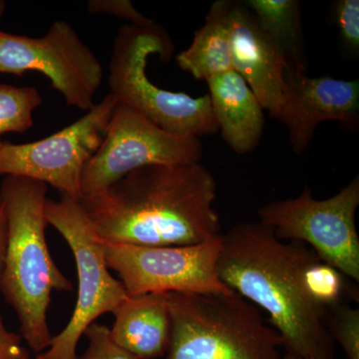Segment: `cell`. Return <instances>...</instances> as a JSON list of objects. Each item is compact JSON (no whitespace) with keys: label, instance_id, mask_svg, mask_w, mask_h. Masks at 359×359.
<instances>
[{"label":"cell","instance_id":"cell-14","mask_svg":"<svg viewBox=\"0 0 359 359\" xmlns=\"http://www.w3.org/2000/svg\"><path fill=\"white\" fill-rule=\"evenodd\" d=\"M112 313L110 335L117 346L138 359L165 356L171 337L168 294L128 295Z\"/></svg>","mask_w":359,"mask_h":359},{"label":"cell","instance_id":"cell-22","mask_svg":"<svg viewBox=\"0 0 359 359\" xmlns=\"http://www.w3.org/2000/svg\"><path fill=\"white\" fill-rule=\"evenodd\" d=\"M88 346L81 356L76 359H138L113 341L110 328L99 323H92L85 334Z\"/></svg>","mask_w":359,"mask_h":359},{"label":"cell","instance_id":"cell-8","mask_svg":"<svg viewBox=\"0 0 359 359\" xmlns=\"http://www.w3.org/2000/svg\"><path fill=\"white\" fill-rule=\"evenodd\" d=\"M202 148L199 139L169 133L118 104L100 147L84 168L80 202L92 199L140 168L200 163Z\"/></svg>","mask_w":359,"mask_h":359},{"label":"cell","instance_id":"cell-18","mask_svg":"<svg viewBox=\"0 0 359 359\" xmlns=\"http://www.w3.org/2000/svg\"><path fill=\"white\" fill-rule=\"evenodd\" d=\"M346 280L339 271L320 261L318 257L309 264L304 273V283L309 297L327 313L346 304L344 299L358 297V292L348 285Z\"/></svg>","mask_w":359,"mask_h":359},{"label":"cell","instance_id":"cell-20","mask_svg":"<svg viewBox=\"0 0 359 359\" xmlns=\"http://www.w3.org/2000/svg\"><path fill=\"white\" fill-rule=\"evenodd\" d=\"M332 313L328 334L339 342L346 359H359V309L342 304Z\"/></svg>","mask_w":359,"mask_h":359},{"label":"cell","instance_id":"cell-13","mask_svg":"<svg viewBox=\"0 0 359 359\" xmlns=\"http://www.w3.org/2000/svg\"><path fill=\"white\" fill-rule=\"evenodd\" d=\"M230 36L231 68L275 118L285 99V59L245 4L231 2Z\"/></svg>","mask_w":359,"mask_h":359},{"label":"cell","instance_id":"cell-6","mask_svg":"<svg viewBox=\"0 0 359 359\" xmlns=\"http://www.w3.org/2000/svg\"><path fill=\"white\" fill-rule=\"evenodd\" d=\"M45 219L62 236L76 264V306L62 332L36 359H76L77 346L87 328L105 313H112L128 297L119 278L106 263L102 242L92 230L80 201L62 195L47 199Z\"/></svg>","mask_w":359,"mask_h":359},{"label":"cell","instance_id":"cell-26","mask_svg":"<svg viewBox=\"0 0 359 359\" xmlns=\"http://www.w3.org/2000/svg\"><path fill=\"white\" fill-rule=\"evenodd\" d=\"M283 359H334L332 356H309V358H304V356L294 355V354L285 353L283 356Z\"/></svg>","mask_w":359,"mask_h":359},{"label":"cell","instance_id":"cell-3","mask_svg":"<svg viewBox=\"0 0 359 359\" xmlns=\"http://www.w3.org/2000/svg\"><path fill=\"white\" fill-rule=\"evenodd\" d=\"M47 191L46 184L21 177L6 176L0 186L6 216L0 292L18 316L21 337L37 353L46 351L53 339L47 321L52 292L72 290L47 245Z\"/></svg>","mask_w":359,"mask_h":359},{"label":"cell","instance_id":"cell-2","mask_svg":"<svg viewBox=\"0 0 359 359\" xmlns=\"http://www.w3.org/2000/svg\"><path fill=\"white\" fill-rule=\"evenodd\" d=\"M318 257L302 243L285 244L261 222L241 223L222 235L219 280L257 309L282 339L285 353L332 356L325 311L309 297L306 266Z\"/></svg>","mask_w":359,"mask_h":359},{"label":"cell","instance_id":"cell-19","mask_svg":"<svg viewBox=\"0 0 359 359\" xmlns=\"http://www.w3.org/2000/svg\"><path fill=\"white\" fill-rule=\"evenodd\" d=\"M34 87H18L0 82V147L7 133H25L33 126V112L42 104Z\"/></svg>","mask_w":359,"mask_h":359},{"label":"cell","instance_id":"cell-17","mask_svg":"<svg viewBox=\"0 0 359 359\" xmlns=\"http://www.w3.org/2000/svg\"><path fill=\"white\" fill-rule=\"evenodd\" d=\"M245 6L282 54L287 69L308 73L304 50L301 4L297 0H248Z\"/></svg>","mask_w":359,"mask_h":359},{"label":"cell","instance_id":"cell-24","mask_svg":"<svg viewBox=\"0 0 359 359\" xmlns=\"http://www.w3.org/2000/svg\"><path fill=\"white\" fill-rule=\"evenodd\" d=\"M22 339L20 334L7 330L0 313V359H32Z\"/></svg>","mask_w":359,"mask_h":359},{"label":"cell","instance_id":"cell-23","mask_svg":"<svg viewBox=\"0 0 359 359\" xmlns=\"http://www.w3.org/2000/svg\"><path fill=\"white\" fill-rule=\"evenodd\" d=\"M90 13H106L131 21V25L146 27L154 25V21L145 18L135 8L129 0H91L88 2Z\"/></svg>","mask_w":359,"mask_h":359},{"label":"cell","instance_id":"cell-1","mask_svg":"<svg viewBox=\"0 0 359 359\" xmlns=\"http://www.w3.org/2000/svg\"><path fill=\"white\" fill-rule=\"evenodd\" d=\"M217 182L201 163L135 170L82 201L97 237L137 247H181L221 236Z\"/></svg>","mask_w":359,"mask_h":359},{"label":"cell","instance_id":"cell-12","mask_svg":"<svg viewBox=\"0 0 359 359\" xmlns=\"http://www.w3.org/2000/svg\"><path fill=\"white\" fill-rule=\"evenodd\" d=\"M285 81V99L273 119L287 127L295 154L306 151L320 123L337 121L358 126V80L311 77L302 71L287 69Z\"/></svg>","mask_w":359,"mask_h":359},{"label":"cell","instance_id":"cell-5","mask_svg":"<svg viewBox=\"0 0 359 359\" xmlns=\"http://www.w3.org/2000/svg\"><path fill=\"white\" fill-rule=\"evenodd\" d=\"M173 44L166 32L153 25H124L115 37L109 65L110 94L118 104L140 113L161 129L199 138L219 132L210 96L192 97L159 88L150 81L148 57L159 54L169 60Z\"/></svg>","mask_w":359,"mask_h":359},{"label":"cell","instance_id":"cell-16","mask_svg":"<svg viewBox=\"0 0 359 359\" xmlns=\"http://www.w3.org/2000/svg\"><path fill=\"white\" fill-rule=\"evenodd\" d=\"M231 1L218 0L210 6L204 25L194 35L192 43L176 56L182 70L195 79L208 80L231 68L230 11Z\"/></svg>","mask_w":359,"mask_h":359},{"label":"cell","instance_id":"cell-4","mask_svg":"<svg viewBox=\"0 0 359 359\" xmlns=\"http://www.w3.org/2000/svg\"><path fill=\"white\" fill-rule=\"evenodd\" d=\"M165 359H278L282 339L254 304L231 294H168Z\"/></svg>","mask_w":359,"mask_h":359},{"label":"cell","instance_id":"cell-21","mask_svg":"<svg viewBox=\"0 0 359 359\" xmlns=\"http://www.w3.org/2000/svg\"><path fill=\"white\" fill-rule=\"evenodd\" d=\"M334 20L339 28L340 41L347 53L359 54V1L339 0L334 4Z\"/></svg>","mask_w":359,"mask_h":359},{"label":"cell","instance_id":"cell-9","mask_svg":"<svg viewBox=\"0 0 359 359\" xmlns=\"http://www.w3.org/2000/svg\"><path fill=\"white\" fill-rule=\"evenodd\" d=\"M28 71L48 78L68 106L88 112L95 105L102 65L66 21H55L37 39L0 30V74L21 77Z\"/></svg>","mask_w":359,"mask_h":359},{"label":"cell","instance_id":"cell-25","mask_svg":"<svg viewBox=\"0 0 359 359\" xmlns=\"http://www.w3.org/2000/svg\"><path fill=\"white\" fill-rule=\"evenodd\" d=\"M6 248V216L4 203L0 199V278L4 269Z\"/></svg>","mask_w":359,"mask_h":359},{"label":"cell","instance_id":"cell-27","mask_svg":"<svg viewBox=\"0 0 359 359\" xmlns=\"http://www.w3.org/2000/svg\"><path fill=\"white\" fill-rule=\"evenodd\" d=\"M6 4L4 0H0V20H1L2 16H4V13H6Z\"/></svg>","mask_w":359,"mask_h":359},{"label":"cell","instance_id":"cell-15","mask_svg":"<svg viewBox=\"0 0 359 359\" xmlns=\"http://www.w3.org/2000/svg\"><path fill=\"white\" fill-rule=\"evenodd\" d=\"M212 111L224 142L238 155L249 154L264 133V109L254 92L233 70L207 81Z\"/></svg>","mask_w":359,"mask_h":359},{"label":"cell","instance_id":"cell-11","mask_svg":"<svg viewBox=\"0 0 359 359\" xmlns=\"http://www.w3.org/2000/svg\"><path fill=\"white\" fill-rule=\"evenodd\" d=\"M118 101L108 94L83 117L41 140L4 142L0 175L42 182L62 195L80 201V181L88 161L100 147Z\"/></svg>","mask_w":359,"mask_h":359},{"label":"cell","instance_id":"cell-7","mask_svg":"<svg viewBox=\"0 0 359 359\" xmlns=\"http://www.w3.org/2000/svg\"><path fill=\"white\" fill-rule=\"evenodd\" d=\"M358 205L356 176L327 200L313 199L306 187L297 197L263 205L257 215L259 222L271 228L276 238L311 245L320 261L358 283Z\"/></svg>","mask_w":359,"mask_h":359},{"label":"cell","instance_id":"cell-10","mask_svg":"<svg viewBox=\"0 0 359 359\" xmlns=\"http://www.w3.org/2000/svg\"><path fill=\"white\" fill-rule=\"evenodd\" d=\"M102 242L106 263L116 271L128 295L231 294L217 273L219 237L194 245L137 247Z\"/></svg>","mask_w":359,"mask_h":359}]
</instances>
